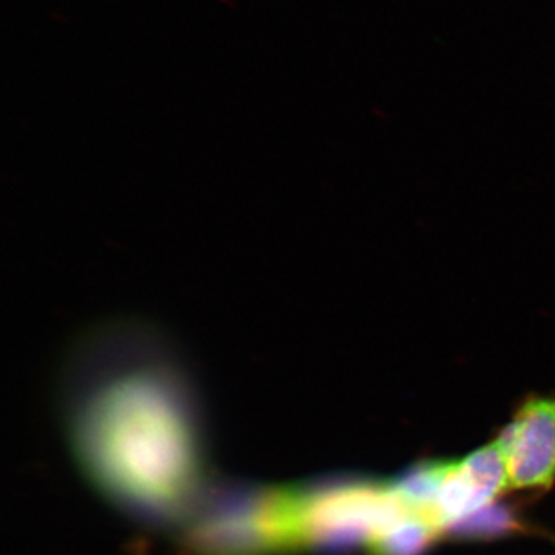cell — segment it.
Here are the masks:
<instances>
[{
	"label": "cell",
	"mask_w": 555,
	"mask_h": 555,
	"mask_svg": "<svg viewBox=\"0 0 555 555\" xmlns=\"http://www.w3.org/2000/svg\"><path fill=\"white\" fill-rule=\"evenodd\" d=\"M507 491H546L555 483V397L531 396L495 438Z\"/></svg>",
	"instance_id": "obj_2"
},
{
	"label": "cell",
	"mask_w": 555,
	"mask_h": 555,
	"mask_svg": "<svg viewBox=\"0 0 555 555\" xmlns=\"http://www.w3.org/2000/svg\"><path fill=\"white\" fill-rule=\"evenodd\" d=\"M507 491L505 462L496 441L462 460L444 462L434 509L444 529Z\"/></svg>",
	"instance_id": "obj_3"
},
{
	"label": "cell",
	"mask_w": 555,
	"mask_h": 555,
	"mask_svg": "<svg viewBox=\"0 0 555 555\" xmlns=\"http://www.w3.org/2000/svg\"><path fill=\"white\" fill-rule=\"evenodd\" d=\"M62 426L87 481L156 528L206 503L208 438L195 382L169 335L137 318L87 328L60 372Z\"/></svg>",
	"instance_id": "obj_1"
}]
</instances>
